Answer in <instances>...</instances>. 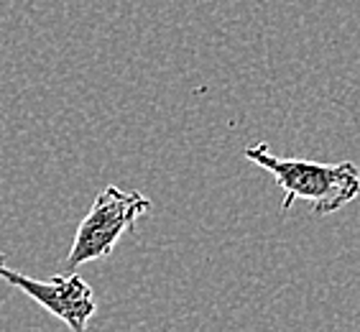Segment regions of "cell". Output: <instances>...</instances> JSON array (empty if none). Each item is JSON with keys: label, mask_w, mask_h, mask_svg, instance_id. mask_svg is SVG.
I'll return each instance as SVG.
<instances>
[{"label": "cell", "mask_w": 360, "mask_h": 332, "mask_svg": "<svg viewBox=\"0 0 360 332\" xmlns=\"http://www.w3.org/2000/svg\"><path fill=\"white\" fill-rule=\"evenodd\" d=\"M245 159L271 172L276 184L284 192L281 210L289 212L297 200H307L312 212L325 217L360 197V169L353 161L340 164H319L307 159H284L271 153L266 143H256L245 148Z\"/></svg>", "instance_id": "obj_1"}, {"label": "cell", "mask_w": 360, "mask_h": 332, "mask_svg": "<svg viewBox=\"0 0 360 332\" xmlns=\"http://www.w3.org/2000/svg\"><path fill=\"white\" fill-rule=\"evenodd\" d=\"M146 212H151V200L139 189H120L115 184L100 189L90 212L77 228L64 269L75 271L84 263L108 258L123 233L136 228V222Z\"/></svg>", "instance_id": "obj_2"}, {"label": "cell", "mask_w": 360, "mask_h": 332, "mask_svg": "<svg viewBox=\"0 0 360 332\" xmlns=\"http://www.w3.org/2000/svg\"><path fill=\"white\" fill-rule=\"evenodd\" d=\"M0 281L11 284L13 289H21L28 299H34L36 305L51 312L56 319H62L70 332H90V319L97 312L95 291L75 271H64L49 281H41L11 269L0 253Z\"/></svg>", "instance_id": "obj_3"}]
</instances>
